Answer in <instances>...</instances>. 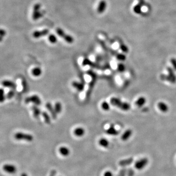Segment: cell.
Segmentation results:
<instances>
[{
	"label": "cell",
	"instance_id": "cell-1",
	"mask_svg": "<svg viewBox=\"0 0 176 176\" xmlns=\"http://www.w3.org/2000/svg\"><path fill=\"white\" fill-rule=\"evenodd\" d=\"M110 103L113 106L117 107L122 111H127L130 109V105L127 102H123L119 98L113 97L110 100Z\"/></svg>",
	"mask_w": 176,
	"mask_h": 176
},
{
	"label": "cell",
	"instance_id": "cell-2",
	"mask_svg": "<svg viewBox=\"0 0 176 176\" xmlns=\"http://www.w3.org/2000/svg\"><path fill=\"white\" fill-rule=\"evenodd\" d=\"M87 73L91 78V79L90 82L89 83V85L88 89L87 94H86V98L87 99H88V98H89L90 95H91V93L92 91L94 88L95 84L96 83V80H97V75L95 72H94L92 71H90V70H89L87 72Z\"/></svg>",
	"mask_w": 176,
	"mask_h": 176
},
{
	"label": "cell",
	"instance_id": "cell-3",
	"mask_svg": "<svg viewBox=\"0 0 176 176\" xmlns=\"http://www.w3.org/2000/svg\"><path fill=\"white\" fill-rule=\"evenodd\" d=\"M14 138L18 140H26L28 142H32L33 140V135L22 132H18L14 135Z\"/></svg>",
	"mask_w": 176,
	"mask_h": 176
},
{
	"label": "cell",
	"instance_id": "cell-4",
	"mask_svg": "<svg viewBox=\"0 0 176 176\" xmlns=\"http://www.w3.org/2000/svg\"><path fill=\"white\" fill-rule=\"evenodd\" d=\"M41 5L40 4L37 3L34 5L33 9V13H32V19L33 20L36 21L39 18H40L42 16V13L40 11L41 9Z\"/></svg>",
	"mask_w": 176,
	"mask_h": 176
},
{
	"label": "cell",
	"instance_id": "cell-5",
	"mask_svg": "<svg viewBox=\"0 0 176 176\" xmlns=\"http://www.w3.org/2000/svg\"><path fill=\"white\" fill-rule=\"evenodd\" d=\"M25 102L27 104L32 103L35 105L38 106L41 105L42 101L40 97L37 95H33L27 97L25 100Z\"/></svg>",
	"mask_w": 176,
	"mask_h": 176
},
{
	"label": "cell",
	"instance_id": "cell-6",
	"mask_svg": "<svg viewBox=\"0 0 176 176\" xmlns=\"http://www.w3.org/2000/svg\"><path fill=\"white\" fill-rule=\"evenodd\" d=\"M168 75L167 76L164 75V80H166L172 83H175L176 82V76L174 72L173 69L171 68H167Z\"/></svg>",
	"mask_w": 176,
	"mask_h": 176
},
{
	"label": "cell",
	"instance_id": "cell-7",
	"mask_svg": "<svg viewBox=\"0 0 176 176\" xmlns=\"http://www.w3.org/2000/svg\"><path fill=\"white\" fill-rule=\"evenodd\" d=\"M148 163V160L147 158H143L140 159L135 163V166L138 170H141L146 166Z\"/></svg>",
	"mask_w": 176,
	"mask_h": 176
},
{
	"label": "cell",
	"instance_id": "cell-8",
	"mask_svg": "<svg viewBox=\"0 0 176 176\" xmlns=\"http://www.w3.org/2000/svg\"><path fill=\"white\" fill-rule=\"evenodd\" d=\"M3 170L7 173L14 174L17 171L16 167L13 164H5L3 167Z\"/></svg>",
	"mask_w": 176,
	"mask_h": 176
},
{
	"label": "cell",
	"instance_id": "cell-9",
	"mask_svg": "<svg viewBox=\"0 0 176 176\" xmlns=\"http://www.w3.org/2000/svg\"><path fill=\"white\" fill-rule=\"evenodd\" d=\"M49 33V30L47 29H45L40 31H35L33 33L32 36L34 38H39L48 35Z\"/></svg>",
	"mask_w": 176,
	"mask_h": 176
},
{
	"label": "cell",
	"instance_id": "cell-10",
	"mask_svg": "<svg viewBox=\"0 0 176 176\" xmlns=\"http://www.w3.org/2000/svg\"><path fill=\"white\" fill-rule=\"evenodd\" d=\"M107 6V4L106 1H105V0L100 1L97 9V12L99 14L103 13L106 9Z\"/></svg>",
	"mask_w": 176,
	"mask_h": 176
},
{
	"label": "cell",
	"instance_id": "cell-11",
	"mask_svg": "<svg viewBox=\"0 0 176 176\" xmlns=\"http://www.w3.org/2000/svg\"><path fill=\"white\" fill-rule=\"evenodd\" d=\"M82 65L83 66H91V67L96 68H98V69H100L101 68V67L98 65L93 62L91 61H90V60H89L88 58H85L83 60Z\"/></svg>",
	"mask_w": 176,
	"mask_h": 176
},
{
	"label": "cell",
	"instance_id": "cell-12",
	"mask_svg": "<svg viewBox=\"0 0 176 176\" xmlns=\"http://www.w3.org/2000/svg\"><path fill=\"white\" fill-rule=\"evenodd\" d=\"M45 107L48 110V111L50 113L53 119H55L57 117V113H56L54 108L52 106V104H51L50 102H48L45 104Z\"/></svg>",
	"mask_w": 176,
	"mask_h": 176
},
{
	"label": "cell",
	"instance_id": "cell-13",
	"mask_svg": "<svg viewBox=\"0 0 176 176\" xmlns=\"http://www.w3.org/2000/svg\"><path fill=\"white\" fill-rule=\"evenodd\" d=\"M72 84V87L79 92L83 91L85 89V85L83 83L77 81H73Z\"/></svg>",
	"mask_w": 176,
	"mask_h": 176
},
{
	"label": "cell",
	"instance_id": "cell-14",
	"mask_svg": "<svg viewBox=\"0 0 176 176\" xmlns=\"http://www.w3.org/2000/svg\"><path fill=\"white\" fill-rule=\"evenodd\" d=\"M2 85L6 87V88H10L12 89L13 90H14L16 88L17 86L15 84V83L13 81H10V80H4L2 82Z\"/></svg>",
	"mask_w": 176,
	"mask_h": 176
},
{
	"label": "cell",
	"instance_id": "cell-15",
	"mask_svg": "<svg viewBox=\"0 0 176 176\" xmlns=\"http://www.w3.org/2000/svg\"><path fill=\"white\" fill-rule=\"evenodd\" d=\"M158 109L163 113H166L169 110V107L167 104L163 101L158 103Z\"/></svg>",
	"mask_w": 176,
	"mask_h": 176
},
{
	"label": "cell",
	"instance_id": "cell-16",
	"mask_svg": "<svg viewBox=\"0 0 176 176\" xmlns=\"http://www.w3.org/2000/svg\"><path fill=\"white\" fill-rule=\"evenodd\" d=\"M133 161H134V159H133V158H127V159H123L122 160H120L119 162V165L120 166L125 167V166H127L130 165L131 163L133 162Z\"/></svg>",
	"mask_w": 176,
	"mask_h": 176
},
{
	"label": "cell",
	"instance_id": "cell-17",
	"mask_svg": "<svg viewBox=\"0 0 176 176\" xmlns=\"http://www.w3.org/2000/svg\"><path fill=\"white\" fill-rule=\"evenodd\" d=\"M146 103V99L143 96H140L136 100L135 104L136 106L140 108L143 106Z\"/></svg>",
	"mask_w": 176,
	"mask_h": 176
},
{
	"label": "cell",
	"instance_id": "cell-18",
	"mask_svg": "<svg viewBox=\"0 0 176 176\" xmlns=\"http://www.w3.org/2000/svg\"><path fill=\"white\" fill-rule=\"evenodd\" d=\"M107 134L111 135H117L119 134V132L115 128L113 125H111L106 130Z\"/></svg>",
	"mask_w": 176,
	"mask_h": 176
},
{
	"label": "cell",
	"instance_id": "cell-19",
	"mask_svg": "<svg viewBox=\"0 0 176 176\" xmlns=\"http://www.w3.org/2000/svg\"><path fill=\"white\" fill-rule=\"evenodd\" d=\"M73 134L77 136L81 137L85 135V131L84 129L82 127H77L73 131Z\"/></svg>",
	"mask_w": 176,
	"mask_h": 176
},
{
	"label": "cell",
	"instance_id": "cell-20",
	"mask_svg": "<svg viewBox=\"0 0 176 176\" xmlns=\"http://www.w3.org/2000/svg\"><path fill=\"white\" fill-rule=\"evenodd\" d=\"M32 110L33 112V116L34 117L36 118H37L40 117V116L42 114L41 113V110L39 108L37 105H33L32 107Z\"/></svg>",
	"mask_w": 176,
	"mask_h": 176
},
{
	"label": "cell",
	"instance_id": "cell-21",
	"mask_svg": "<svg viewBox=\"0 0 176 176\" xmlns=\"http://www.w3.org/2000/svg\"><path fill=\"white\" fill-rule=\"evenodd\" d=\"M132 135V131L131 129H128L125 131L121 136V140L123 141L128 140Z\"/></svg>",
	"mask_w": 176,
	"mask_h": 176
},
{
	"label": "cell",
	"instance_id": "cell-22",
	"mask_svg": "<svg viewBox=\"0 0 176 176\" xmlns=\"http://www.w3.org/2000/svg\"><path fill=\"white\" fill-rule=\"evenodd\" d=\"M59 152L63 156H68L70 154V150L68 147L65 146H62L59 148Z\"/></svg>",
	"mask_w": 176,
	"mask_h": 176
},
{
	"label": "cell",
	"instance_id": "cell-23",
	"mask_svg": "<svg viewBox=\"0 0 176 176\" xmlns=\"http://www.w3.org/2000/svg\"><path fill=\"white\" fill-rule=\"evenodd\" d=\"M32 74L34 76L39 77L41 76L42 73V71L40 68L36 67L32 70Z\"/></svg>",
	"mask_w": 176,
	"mask_h": 176
},
{
	"label": "cell",
	"instance_id": "cell-24",
	"mask_svg": "<svg viewBox=\"0 0 176 176\" xmlns=\"http://www.w3.org/2000/svg\"><path fill=\"white\" fill-rule=\"evenodd\" d=\"M42 115L44 118L45 123L47 124H50V123H51V119H50V117L49 114L47 113V112H46L45 111H44L42 113Z\"/></svg>",
	"mask_w": 176,
	"mask_h": 176
},
{
	"label": "cell",
	"instance_id": "cell-25",
	"mask_svg": "<svg viewBox=\"0 0 176 176\" xmlns=\"http://www.w3.org/2000/svg\"><path fill=\"white\" fill-rule=\"evenodd\" d=\"M99 144L103 147L107 148L109 145V142L107 139L102 138L99 140Z\"/></svg>",
	"mask_w": 176,
	"mask_h": 176
},
{
	"label": "cell",
	"instance_id": "cell-26",
	"mask_svg": "<svg viewBox=\"0 0 176 176\" xmlns=\"http://www.w3.org/2000/svg\"><path fill=\"white\" fill-rule=\"evenodd\" d=\"M54 109H55V111L56 112V113L57 114L58 113H61V111H62V104L59 102H56L55 104V105H54Z\"/></svg>",
	"mask_w": 176,
	"mask_h": 176
},
{
	"label": "cell",
	"instance_id": "cell-27",
	"mask_svg": "<svg viewBox=\"0 0 176 176\" xmlns=\"http://www.w3.org/2000/svg\"><path fill=\"white\" fill-rule=\"evenodd\" d=\"M64 40L67 42L68 44H72L74 42V39L72 36L70 35L66 34V35L63 38Z\"/></svg>",
	"mask_w": 176,
	"mask_h": 176
},
{
	"label": "cell",
	"instance_id": "cell-28",
	"mask_svg": "<svg viewBox=\"0 0 176 176\" xmlns=\"http://www.w3.org/2000/svg\"><path fill=\"white\" fill-rule=\"evenodd\" d=\"M6 97L4 89L0 88V103H3L5 101Z\"/></svg>",
	"mask_w": 176,
	"mask_h": 176
},
{
	"label": "cell",
	"instance_id": "cell-29",
	"mask_svg": "<svg viewBox=\"0 0 176 176\" xmlns=\"http://www.w3.org/2000/svg\"><path fill=\"white\" fill-rule=\"evenodd\" d=\"M49 40L50 42V43L51 44H56L57 42V38L56 36L54 35V34H50L49 36Z\"/></svg>",
	"mask_w": 176,
	"mask_h": 176
},
{
	"label": "cell",
	"instance_id": "cell-30",
	"mask_svg": "<svg viewBox=\"0 0 176 176\" xmlns=\"http://www.w3.org/2000/svg\"><path fill=\"white\" fill-rule=\"evenodd\" d=\"M101 108L105 111H108L110 109V106L108 103L106 101H104L101 104Z\"/></svg>",
	"mask_w": 176,
	"mask_h": 176
},
{
	"label": "cell",
	"instance_id": "cell-31",
	"mask_svg": "<svg viewBox=\"0 0 176 176\" xmlns=\"http://www.w3.org/2000/svg\"><path fill=\"white\" fill-rule=\"evenodd\" d=\"M56 33L58 34V35L62 38H63L66 35V33L63 30L62 28H59V27L56 29Z\"/></svg>",
	"mask_w": 176,
	"mask_h": 176
},
{
	"label": "cell",
	"instance_id": "cell-32",
	"mask_svg": "<svg viewBox=\"0 0 176 176\" xmlns=\"http://www.w3.org/2000/svg\"><path fill=\"white\" fill-rule=\"evenodd\" d=\"M141 5H140L139 4H137V5L135 6L134 8V11L135 13L139 14L141 13Z\"/></svg>",
	"mask_w": 176,
	"mask_h": 176
},
{
	"label": "cell",
	"instance_id": "cell-33",
	"mask_svg": "<svg viewBox=\"0 0 176 176\" xmlns=\"http://www.w3.org/2000/svg\"><path fill=\"white\" fill-rule=\"evenodd\" d=\"M117 60L121 61H125L126 58V56L124 54H122V53H118L117 55Z\"/></svg>",
	"mask_w": 176,
	"mask_h": 176
},
{
	"label": "cell",
	"instance_id": "cell-34",
	"mask_svg": "<svg viewBox=\"0 0 176 176\" xmlns=\"http://www.w3.org/2000/svg\"><path fill=\"white\" fill-rule=\"evenodd\" d=\"M14 95H15V91L13 89H12L11 90H10L8 92V93L6 95V97L7 99L10 100L13 97Z\"/></svg>",
	"mask_w": 176,
	"mask_h": 176
},
{
	"label": "cell",
	"instance_id": "cell-35",
	"mask_svg": "<svg viewBox=\"0 0 176 176\" xmlns=\"http://www.w3.org/2000/svg\"><path fill=\"white\" fill-rule=\"evenodd\" d=\"M126 69L125 65L122 63L119 64L117 66V70L120 72H123Z\"/></svg>",
	"mask_w": 176,
	"mask_h": 176
},
{
	"label": "cell",
	"instance_id": "cell-36",
	"mask_svg": "<svg viewBox=\"0 0 176 176\" xmlns=\"http://www.w3.org/2000/svg\"><path fill=\"white\" fill-rule=\"evenodd\" d=\"M22 85L23 87V91L25 92L28 89V86H27V83L26 80L25 79H23L22 81Z\"/></svg>",
	"mask_w": 176,
	"mask_h": 176
},
{
	"label": "cell",
	"instance_id": "cell-37",
	"mask_svg": "<svg viewBox=\"0 0 176 176\" xmlns=\"http://www.w3.org/2000/svg\"><path fill=\"white\" fill-rule=\"evenodd\" d=\"M120 49L124 52L127 53L128 52V48H127L126 45H125L123 44H121L120 45Z\"/></svg>",
	"mask_w": 176,
	"mask_h": 176
},
{
	"label": "cell",
	"instance_id": "cell-38",
	"mask_svg": "<svg viewBox=\"0 0 176 176\" xmlns=\"http://www.w3.org/2000/svg\"><path fill=\"white\" fill-rule=\"evenodd\" d=\"M135 172L132 169H129L127 170V176H133L134 175Z\"/></svg>",
	"mask_w": 176,
	"mask_h": 176
},
{
	"label": "cell",
	"instance_id": "cell-39",
	"mask_svg": "<svg viewBox=\"0 0 176 176\" xmlns=\"http://www.w3.org/2000/svg\"><path fill=\"white\" fill-rule=\"evenodd\" d=\"M171 63L173 66V68L176 70V59L175 58H172L171 60Z\"/></svg>",
	"mask_w": 176,
	"mask_h": 176
},
{
	"label": "cell",
	"instance_id": "cell-40",
	"mask_svg": "<svg viewBox=\"0 0 176 176\" xmlns=\"http://www.w3.org/2000/svg\"><path fill=\"white\" fill-rule=\"evenodd\" d=\"M6 34V32L5 30V29H2V28H0V36L2 37H4L5 36Z\"/></svg>",
	"mask_w": 176,
	"mask_h": 176
},
{
	"label": "cell",
	"instance_id": "cell-41",
	"mask_svg": "<svg viewBox=\"0 0 176 176\" xmlns=\"http://www.w3.org/2000/svg\"><path fill=\"white\" fill-rule=\"evenodd\" d=\"M104 176H113V173L111 171H107L105 172Z\"/></svg>",
	"mask_w": 176,
	"mask_h": 176
},
{
	"label": "cell",
	"instance_id": "cell-42",
	"mask_svg": "<svg viewBox=\"0 0 176 176\" xmlns=\"http://www.w3.org/2000/svg\"><path fill=\"white\" fill-rule=\"evenodd\" d=\"M56 175V170H52L50 172V176H55Z\"/></svg>",
	"mask_w": 176,
	"mask_h": 176
},
{
	"label": "cell",
	"instance_id": "cell-43",
	"mask_svg": "<svg viewBox=\"0 0 176 176\" xmlns=\"http://www.w3.org/2000/svg\"><path fill=\"white\" fill-rule=\"evenodd\" d=\"M140 5H142L143 4V0H139V3Z\"/></svg>",
	"mask_w": 176,
	"mask_h": 176
},
{
	"label": "cell",
	"instance_id": "cell-44",
	"mask_svg": "<svg viewBox=\"0 0 176 176\" xmlns=\"http://www.w3.org/2000/svg\"><path fill=\"white\" fill-rule=\"evenodd\" d=\"M21 176H28V175H27V174L26 173H22V174H21Z\"/></svg>",
	"mask_w": 176,
	"mask_h": 176
},
{
	"label": "cell",
	"instance_id": "cell-45",
	"mask_svg": "<svg viewBox=\"0 0 176 176\" xmlns=\"http://www.w3.org/2000/svg\"><path fill=\"white\" fill-rule=\"evenodd\" d=\"M3 37L0 36V42L3 41Z\"/></svg>",
	"mask_w": 176,
	"mask_h": 176
}]
</instances>
